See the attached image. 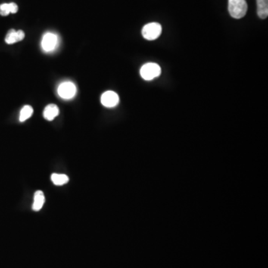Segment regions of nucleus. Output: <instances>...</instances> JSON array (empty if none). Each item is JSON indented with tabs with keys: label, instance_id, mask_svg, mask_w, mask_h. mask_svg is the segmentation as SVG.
I'll return each mask as SVG.
<instances>
[{
	"label": "nucleus",
	"instance_id": "f257e3e1",
	"mask_svg": "<svg viewBox=\"0 0 268 268\" xmlns=\"http://www.w3.org/2000/svg\"><path fill=\"white\" fill-rule=\"evenodd\" d=\"M246 0H228V11L232 18L241 19L247 12Z\"/></svg>",
	"mask_w": 268,
	"mask_h": 268
},
{
	"label": "nucleus",
	"instance_id": "f03ea898",
	"mask_svg": "<svg viewBox=\"0 0 268 268\" xmlns=\"http://www.w3.org/2000/svg\"><path fill=\"white\" fill-rule=\"evenodd\" d=\"M161 74V68L157 63H145L140 69L141 77L145 81H151Z\"/></svg>",
	"mask_w": 268,
	"mask_h": 268
},
{
	"label": "nucleus",
	"instance_id": "7ed1b4c3",
	"mask_svg": "<svg viewBox=\"0 0 268 268\" xmlns=\"http://www.w3.org/2000/svg\"><path fill=\"white\" fill-rule=\"evenodd\" d=\"M59 43V38L56 34L47 32L43 37L41 46L45 52H52L58 47Z\"/></svg>",
	"mask_w": 268,
	"mask_h": 268
},
{
	"label": "nucleus",
	"instance_id": "20e7f679",
	"mask_svg": "<svg viewBox=\"0 0 268 268\" xmlns=\"http://www.w3.org/2000/svg\"><path fill=\"white\" fill-rule=\"evenodd\" d=\"M162 26L160 23H150L145 25L142 30V35L145 40L154 41L161 35Z\"/></svg>",
	"mask_w": 268,
	"mask_h": 268
},
{
	"label": "nucleus",
	"instance_id": "39448f33",
	"mask_svg": "<svg viewBox=\"0 0 268 268\" xmlns=\"http://www.w3.org/2000/svg\"><path fill=\"white\" fill-rule=\"evenodd\" d=\"M77 88L74 83L71 82H65L60 84L57 88V93L60 98L65 100H70L76 96Z\"/></svg>",
	"mask_w": 268,
	"mask_h": 268
},
{
	"label": "nucleus",
	"instance_id": "423d86ee",
	"mask_svg": "<svg viewBox=\"0 0 268 268\" xmlns=\"http://www.w3.org/2000/svg\"><path fill=\"white\" fill-rule=\"evenodd\" d=\"M101 101L104 107H114L119 104V95L113 91H107L101 95Z\"/></svg>",
	"mask_w": 268,
	"mask_h": 268
},
{
	"label": "nucleus",
	"instance_id": "0eeeda50",
	"mask_svg": "<svg viewBox=\"0 0 268 268\" xmlns=\"http://www.w3.org/2000/svg\"><path fill=\"white\" fill-rule=\"evenodd\" d=\"M24 38L25 33L23 31H15L14 29H11L5 37V42L8 44H14L23 41Z\"/></svg>",
	"mask_w": 268,
	"mask_h": 268
},
{
	"label": "nucleus",
	"instance_id": "6e6552de",
	"mask_svg": "<svg viewBox=\"0 0 268 268\" xmlns=\"http://www.w3.org/2000/svg\"><path fill=\"white\" fill-rule=\"evenodd\" d=\"M44 203H45V196H44V192L41 190L37 191L34 196V203L33 206H32L34 211H40L44 207Z\"/></svg>",
	"mask_w": 268,
	"mask_h": 268
},
{
	"label": "nucleus",
	"instance_id": "1a4fd4ad",
	"mask_svg": "<svg viewBox=\"0 0 268 268\" xmlns=\"http://www.w3.org/2000/svg\"><path fill=\"white\" fill-rule=\"evenodd\" d=\"M257 14L259 18L265 20L268 16V0H256Z\"/></svg>",
	"mask_w": 268,
	"mask_h": 268
},
{
	"label": "nucleus",
	"instance_id": "9d476101",
	"mask_svg": "<svg viewBox=\"0 0 268 268\" xmlns=\"http://www.w3.org/2000/svg\"><path fill=\"white\" fill-rule=\"evenodd\" d=\"M59 114V109L55 104H49L44 109V116L46 120L52 121Z\"/></svg>",
	"mask_w": 268,
	"mask_h": 268
},
{
	"label": "nucleus",
	"instance_id": "9b49d317",
	"mask_svg": "<svg viewBox=\"0 0 268 268\" xmlns=\"http://www.w3.org/2000/svg\"><path fill=\"white\" fill-rule=\"evenodd\" d=\"M51 181L56 185H63L69 182V177L62 174H53L51 177Z\"/></svg>",
	"mask_w": 268,
	"mask_h": 268
},
{
	"label": "nucleus",
	"instance_id": "f8f14e48",
	"mask_svg": "<svg viewBox=\"0 0 268 268\" xmlns=\"http://www.w3.org/2000/svg\"><path fill=\"white\" fill-rule=\"evenodd\" d=\"M33 108L31 106L26 105L22 108L21 111H20V121L21 122H25V121L29 119L31 116L33 114Z\"/></svg>",
	"mask_w": 268,
	"mask_h": 268
},
{
	"label": "nucleus",
	"instance_id": "ddd939ff",
	"mask_svg": "<svg viewBox=\"0 0 268 268\" xmlns=\"http://www.w3.org/2000/svg\"><path fill=\"white\" fill-rule=\"evenodd\" d=\"M9 14H11L9 3H4L0 5V15L5 17Z\"/></svg>",
	"mask_w": 268,
	"mask_h": 268
},
{
	"label": "nucleus",
	"instance_id": "4468645a",
	"mask_svg": "<svg viewBox=\"0 0 268 268\" xmlns=\"http://www.w3.org/2000/svg\"><path fill=\"white\" fill-rule=\"evenodd\" d=\"M9 5L11 14H16L18 11V6H17V4L14 3V2H11Z\"/></svg>",
	"mask_w": 268,
	"mask_h": 268
}]
</instances>
